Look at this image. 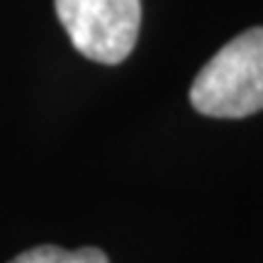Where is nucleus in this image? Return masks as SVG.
Instances as JSON below:
<instances>
[{"instance_id": "f03ea898", "label": "nucleus", "mask_w": 263, "mask_h": 263, "mask_svg": "<svg viewBox=\"0 0 263 263\" xmlns=\"http://www.w3.org/2000/svg\"><path fill=\"white\" fill-rule=\"evenodd\" d=\"M59 22L85 59L120 64L139 37L141 0H54Z\"/></svg>"}, {"instance_id": "7ed1b4c3", "label": "nucleus", "mask_w": 263, "mask_h": 263, "mask_svg": "<svg viewBox=\"0 0 263 263\" xmlns=\"http://www.w3.org/2000/svg\"><path fill=\"white\" fill-rule=\"evenodd\" d=\"M10 263H110L100 249L85 246L78 251H66L59 246H37L15 256Z\"/></svg>"}, {"instance_id": "f257e3e1", "label": "nucleus", "mask_w": 263, "mask_h": 263, "mask_svg": "<svg viewBox=\"0 0 263 263\" xmlns=\"http://www.w3.org/2000/svg\"><path fill=\"white\" fill-rule=\"evenodd\" d=\"M200 115L239 120L263 110V27L241 32L210 59L190 85Z\"/></svg>"}]
</instances>
